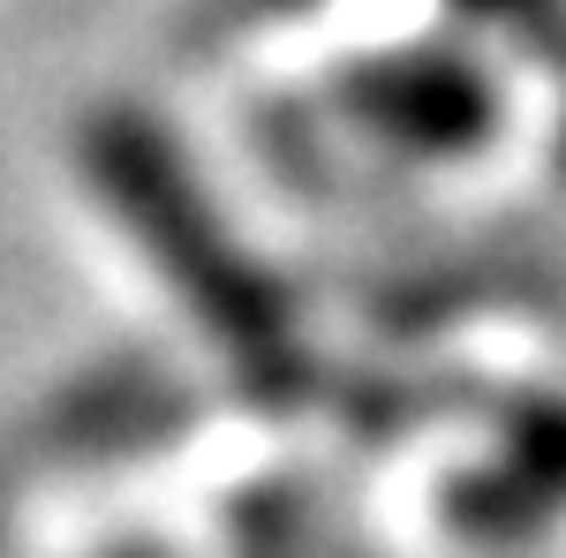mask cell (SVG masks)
Returning a JSON list of instances; mask_svg holds the SVG:
<instances>
[{"instance_id": "7", "label": "cell", "mask_w": 566, "mask_h": 558, "mask_svg": "<svg viewBox=\"0 0 566 558\" xmlns=\"http://www.w3.org/2000/svg\"><path fill=\"white\" fill-rule=\"evenodd\" d=\"M559 173H566V129H559Z\"/></svg>"}, {"instance_id": "4", "label": "cell", "mask_w": 566, "mask_h": 558, "mask_svg": "<svg viewBox=\"0 0 566 558\" xmlns=\"http://www.w3.org/2000/svg\"><path fill=\"white\" fill-rule=\"evenodd\" d=\"M506 468H522L528 483L566 498V400L559 392L506 400Z\"/></svg>"}, {"instance_id": "2", "label": "cell", "mask_w": 566, "mask_h": 558, "mask_svg": "<svg viewBox=\"0 0 566 558\" xmlns=\"http://www.w3.org/2000/svg\"><path fill=\"white\" fill-rule=\"evenodd\" d=\"M333 98L348 106L355 129L386 136L400 151H431V159H461L499 129V91L483 84L461 53H378L340 69Z\"/></svg>"}, {"instance_id": "5", "label": "cell", "mask_w": 566, "mask_h": 558, "mask_svg": "<svg viewBox=\"0 0 566 558\" xmlns=\"http://www.w3.org/2000/svg\"><path fill=\"white\" fill-rule=\"evenodd\" d=\"M295 8H310V0H219L212 15V31H258V23H280V15H295Z\"/></svg>"}, {"instance_id": "3", "label": "cell", "mask_w": 566, "mask_h": 558, "mask_svg": "<svg viewBox=\"0 0 566 558\" xmlns=\"http://www.w3.org/2000/svg\"><path fill=\"white\" fill-rule=\"evenodd\" d=\"M566 498H552L544 483H528L522 468H469L446 483V520L476 544H522L544 520L559 514Z\"/></svg>"}, {"instance_id": "6", "label": "cell", "mask_w": 566, "mask_h": 558, "mask_svg": "<svg viewBox=\"0 0 566 558\" xmlns=\"http://www.w3.org/2000/svg\"><path fill=\"white\" fill-rule=\"evenodd\" d=\"M453 8H469V15H528V8H544V0H453Z\"/></svg>"}, {"instance_id": "1", "label": "cell", "mask_w": 566, "mask_h": 558, "mask_svg": "<svg viewBox=\"0 0 566 558\" xmlns=\"http://www.w3.org/2000/svg\"><path fill=\"white\" fill-rule=\"evenodd\" d=\"M84 159L91 181L106 189V204L136 227V242L159 257V272L205 309V325L242 355V370H264V378L295 370L303 378L295 340H287V295L227 242V227L205 204V189L189 181V167L175 159V144L144 114H106L84 136Z\"/></svg>"}]
</instances>
